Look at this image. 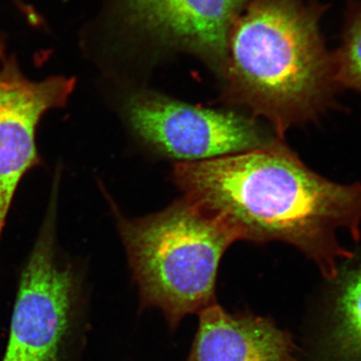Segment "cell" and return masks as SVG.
I'll list each match as a JSON object with an SVG mask.
<instances>
[{"instance_id": "obj_1", "label": "cell", "mask_w": 361, "mask_h": 361, "mask_svg": "<svg viewBox=\"0 0 361 361\" xmlns=\"http://www.w3.org/2000/svg\"><path fill=\"white\" fill-rule=\"evenodd\" d=\"M173 178L185 198L229 222L242 241L290 244L329 280L353 256L337 233L360 238V183L316 174L279 137L243 153L176 164Z\"/></svg>"}, {"instance_id": "obj_2", "label": "cell", "mask_w": 361, "mask_h": 361, "mask_svg": "<svg viewBox=\"0 0 361 361\" xmlns=\"http://www.w3.org/2000/svg\"><path fill=\"white\" fill-rule=\"evenodd\" d=\"M324 9L311 0H247L228 32L223 99L265 118L279 139L326 110L337 87L320 32Z\"/></svg>"}, {"instance_id": "obj_3", "label": "cell", "mask_w": 361, "mask_h": 361, "mask_svg": "<svg viewBox=\"0 0 361 361\" xmlns=\"http://www.w3.org/2000/svg\"><path fill=\"white\" fill-rule=\"evenodd\" d=\"M116 223L142 308L160 310L174 330L185 316L216 303L221 259L241 240L229 222L184 197L146 217L116 211Z\"/></svg>"}, {"instance_id": "obj_4", "label": "cell", "mask_w": 361, "mask_h": 361, "mask_svg": "<svg viewBox=\"0 0 361 361\" xmlns=\"http://www.w3.org/2000/svg\"><path fill=\"white\" fill-rule=\"evenodd\" d=\"M61 171L44 221L18 279L1 361H82L90 324L87 274L58 242Z\"/></svg>"}, {"instance_id": "obj_5", "label": "cell", "mask_w": 361, "mask_h": 361, "mask_svg": "<svg viewBox=\"0 0 361 361\" xmlns=\"http://www.w3.org/2000/svg\"><path fill=\"white\" fill-rule=\"evenodd\" d=\"M247 0H103L80 32L97 66L176 54L195 56L219 77L227 35Z\"/></svg>"}, {"instance_id": "obj_6", "label": "cell", "mask_w": 361, "mask_h": 361, "mask_svg": "<svg viewBox=\"0 0 361 361\" xmlns=\"http://www.w3.org/2000/svg\"><path fill=\"white\" fill-rule=\"evenodd\" d=\"M122 104L123 118L137 140L179 163L235 155L277 139L254 116L193 106L155 90H132Z\"/></svg>"}, {"instance_id": "obj_7", "label": "cell", "mask_w": 361, "mask_h": 361, "mask_svg": "<svg viewBox=\"0 0 361 361\" xmlns=\"http://www.w3.org/2000/svg\"><path fill=\"white\" fill-rule=\"evenodd\" d=\"M77 80L66 75L32 80L0 42V243L21 180L42 164L37 132L45 114L68 103Z\"/></svg>"}, {"instance_id": "obj_8", "label": "cell", "mask_w": 361, "mask_h": 361, "mask_svg": "<svg viewBox=\"0 0 361 361\" xmlns=\"http://www.w3.org/2000/svg\"><path fill=\"white\" fill-rule=\"evenodd\" d=\"M186 361H298L288 332L268 318L232 313L217 303L199 312V327Z\"/></svg>"}, {"instance_id": "obj_9", "label": "cell", "mask_w": 361, "mask_h": 361, "mask_svg": "<svg viewBox=\"0 0 361 361\" xmlns=\"http://www.w3.org/2000/svg\"><path fill=\"white\" fill-rule=\"evenodd\" d=\"M323 349L330 360L361 361V267L342 284Z\"/></svg>"}, {"instance_id": "obj_10", "label": "cell", "mask_w": 361, "mask_h": 361, "mask_svg": "<svg viewBox=\"0 0 361 361\" xmlns=\"http://www.w3.org/2000/svg\"><path fill=\"white\" fill-rule=\"evenodd\" d=\"M332 58L337 87L361 94V6L355 7L349 16L341 47Z\"/></svg>"}, {"instance_id": "obj_11", "label": "cell", "mask_w": 361, "mask_h": 361, "mask_svg": "<svg viewBox=\"0 0 361 361\" xmlns=\"http://www.w3.org/2000/svg\"><path fill=\"white\" fill-rule=\"evenodd\" d=\"M0 42H6V37H4V33L0 30Z\"/></svg>"}]
</instances>
